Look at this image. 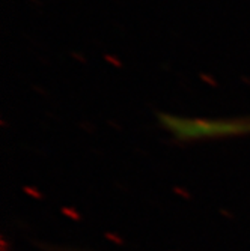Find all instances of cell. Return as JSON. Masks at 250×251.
<instances>
[]
</instances>
